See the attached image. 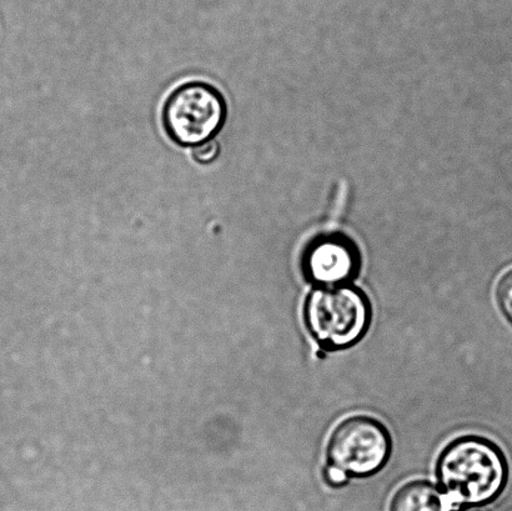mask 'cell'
<instances>
[{"label": "cell", "instance_id": "3957f363", "mask_svg": "<svg viewBox=\"0 0 512 511\" xmlns=\"http://www.w3.org/2000/svg\"><path fill=\"white\" fill-rule=\"evenodd\" d=\"M227 115V102L217 88L190 82L169 95L163 109V125L174 143L195 148L217 137Z\"/></svg>", "mask_w": 512, "mask_h": 511}, {"label": "cell", "instance_id": "7a4b0ae2", "mask_svg": "<svg viewBox=\"0 0 512 511\" xmlns=\"http://www.w3.org/2000/svg\"><path fill=\"white\" fill-rule=\"evenodd\" d=\"M303 318L321 349L339 352L364 339L373 320L368 295L351 284L314 288L305 299Z\"/></svg>", "mask_w": 512, "mask_h": 511}, {"label": "cell", "instance_id": "ba28073f", "mask_svg": "<svg viewBox=\"0 0 512 511\" xmlns=\"http://www.w3.org/2000/svg\"><path fill=\"white\" fill-rule=\"evenodd\" d=\"M220 154V144L218 140L210 139L208 142L193 148V158L200 164H210L215 162Z\"/></svg>", "mask_w": 512, "mask_h": 511}, {"label": "cell", "instance_id": "5b68a950", "mask_svg": "<svg viewBox=\"0 0 512 511\" xmlns=\"http://www.w3.org/2000/svg\"><path fill=\"white\" fill-rule=\"evenodd\" d=\"M361 267L359 249L341 235H326L306 248L301 269L309 283L319 287L350 284Z\"/></svg>", "mask_w": 512, "mask_h": 511}, {"label": "cell", "instance_id": "9c48e42d", "mask_svg": "<svg viewBox=\"0 0 512 511\" xmlns=\"http://www.w3.org/2000/svg\"><path fill=\"white\" fill-rule=\"evenodd\" d=\"M323 477L325 483L328 484L329 487L333 488L345 487V485L348 484L350 480L348 475H345L339 469L330 467V465L324 469Z\"/></svg>", "mask_w": 512, "mask_h": 511}, {"label": "cell", "instance_id": "8992f818", "mask_svg": "<svg viewBox=\"0 0 512 511\" xmlns=\"http://www.w3.org/2000/svg\"><path fill=\"white\" fill-rule=\"evenodd\" d=\"M450 499L429 480H411L401 485L391 498L390 511H455Z\"/></svg>", "mask_w": 512, "mask_h": 511}, {"label": "cell", "instance_id": "30bf717a", "mask_svg": "<svg viewBox=\"0 0 512 511\" xmlns=\"http://www.w3.org/2000/svg\"><path fill=\"white\" fill-rule=\"evenodd\" d=\"M464 511H486V510L476 507V508H466Z\"/></svg>", "mask_w": 512, "mask_h": 511}, {"label": "cell", "instance_id": "277c9868", "mask_svg": "<svg viewBox=\"0 0 512 511\" xmlns=\"http://www.w3.org/2000/svg\"><path fill=\"white\" fill-rule=\"evenodd\" d=\"M393 438L380 420L353 415L336 425L326 445L328 465L349 478H369L388 464Z\"/></svg>", "mask_w": 512, "mask_h": 511}, {"label": "cell", "instance_id": "52a82bcc", "mask_svg": "<svg viewBox=\"0 0 512 511\" xmlns=\"http://www.w3.org/2000/svg\"><path fill=\"white\" fill-rule=\"evenodd\" d=\"M496 303L500 312L512 325V268L501 275L495 288Z\"/></svg>", "mask_w": 512, "mask_h": 511}, {"label": "cell", "instance_id": "6da1fadb", "mask_svg": "<svg viewBox=\"0 0 512 511\" xmlns=\"http://www.w3.org/2000/svg\"><path fill=\"white\" fill-rule=\"evenodd\" d=\"M435 477L456 509L476 508L503 494L509 482V463L493 440L464 435L441 450Z\"/></svg>", "mask_w": 512, "mask_h": 511}]
</instances>
